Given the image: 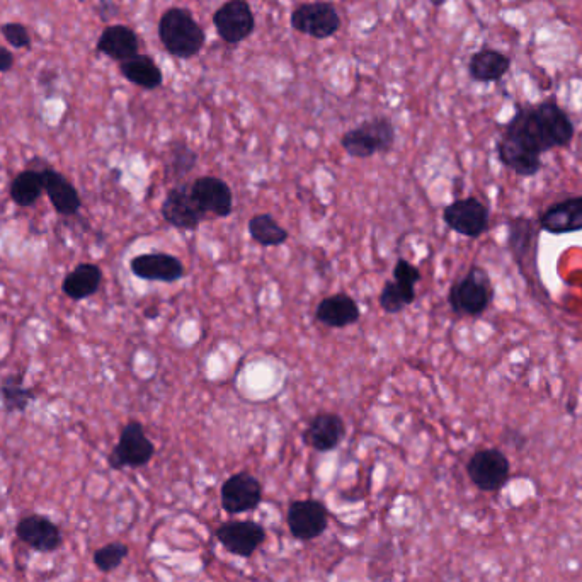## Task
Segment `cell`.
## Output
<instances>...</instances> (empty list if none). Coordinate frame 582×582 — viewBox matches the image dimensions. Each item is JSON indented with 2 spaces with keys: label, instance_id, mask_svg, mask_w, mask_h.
Segmentation results:
<instances>
[{
  "label": "cell",
  "instance_id": "obj_10",
  "mask_svg": "<svg viewBox=\"0 0 582 582\" xmlns=\"http://www.w3.org/2000/svg\"><path fill=\"white\" fill-rule=\"evenodd\" d=\"M194 203L208 217L225 218L234 212V194L229 184L220 177H198L189 186Z\"/></svg>",
  "mask_w": 582,
  "mask_h": 582
},
{
  "label": "cell",
  "instance_id": "obj_34",
  "mask_svg": "<svg viewBox=\"0 0 582 582\" xmlns=\"http://www.w3.org/2000/svg\"><path fill=\"white\" fill-rule=\"evenodd\" d=\"M96 14L103 23L108 24L111 19L118 16V6L115 4V0H97Z\"/></svg>",
  "mask_w": 582,
  "mask_h": 582
},
{
  "label": "cell",
  "instance_id": "obj_38",
  "mask_svg": "<svg viewBox=\"0 0 582 582\" xmlns=\"http://www.w3.org/2000/svg\"><path fill=\"white\" fill-rule=\"evenodd\" d=\"M523 2H533V0H523Z\"/></svg>",
  "mask_w": 582,
  "mask_h": 582
},
{
  "label": "cell",
  "instance_id": "obj_14",
  "mask_svg": "<svg viewBox=\"0 0 582 582\" xmlns=\"http://www.w3.org/2000/svg\"><path fill=\"white\" fill-rule=\"evenodd\" d=\"M160 213L166 223L179 230H196L206 220L186 184H177L169 189L166 200L160 206Z\"/></svg>",
  "mask_w": 582,
  "mask_h": 582
},
{
  "label": "cell",
  "instance_id": "obj_19",
  "mask_svg": "<svg viewBox=\"0 0 582 582\" xmlns=\"http://www.w3.org/2000/svg\"><path fill=\"white\" fill-rule=\"evenodd\" d=\"M96 52L113 62H125L140 53V38L135 29L126 24H111L97 38Z\"/></svg>",
  "mask_w": 582,
  "mask_h": 582
},
{
  "label": "cell",
  "instance_id": "obj_28",
  "mask_svg": "<svg viewBox=\"0 0 582 582\" xmlns=\"http://www.w3.org/2000/svg\"><path fill=\"white\" fill-rule=\"evenodd\" d=\"M535 222L528 218H516L509 222V247L513 251L514 259L523 261V256H528L530 251L537 254V232Z\"/></svg>",
  "mask_w": 582,
  "mask_h": 582
},
{
  "label": "cell",
  "instance_id": "obj_17",
  "mask_svg": "<svg viewBox=\"0 0 582 582\" xmlns=\"http://www.w3.org/2000/svg\"><path fill=\"white\" fill-rule=\"evenodd\" d=\"M538 227L552 235L582 232V196L557 201L538 215Z\"/></svg>",
  "mask_w": 582,
  "mask_h": 582
},
{
  "label": "cell",
  "instance_id": "obj_7",
  "mask_svg": "<svg viewBox=\"0 0 582 582\" xmlns=\"http://www.w3.org/2000/svg\"><path fill=\"white\" fill-rule=\"evenodd\" d=\"M467 474L479 491L497 492L508 484L511 465L503 451L487 448L477 451L468 460Z\"/></svg>",
  "mask_w": 582,
  "mask_h": 582
},
{
  "label": "cell",
  "instance_id": "obj_27",
  "mask_svg": "<svg viewBox=\"0 0 582 582\" xmlns=\"http://www.w3.org/2000/svg\"><path fill=\"white\" fill-rule=\"evenodd\" d=\"M247 230L251 234L252 240L263 247L283 246L286 240L290 239V234L276 218L268 213H261L249 220Z\"/></svg>",
  "mask_w": 582,
  "mask_h": 582
},
{
  "label": "cell",
  "instance_id": "obj_29",
  "mask_svg": "<svg viewBox=\"0 0 582 582\" xmlns=\"http://www.w3.org/2000/svg\"><path fill=\"white\" fill-rule=\"evenodd\" d=\"M416 300V286L402 285L399 281H387L380 293V307L387 314H400Z\"/></svg>",
  "mask_w": 582,
  "mask_h": 582
},
{
  "label": "cell",
  "instance_id": "obj_33",
  "mask_svg": "<svg viewBox=\"0 0 582 582\" xmlns=\"http://www.w3.org/2000/svg\"><path fill=\"white\" fill-rule=\"evenodd\" d=\"M394 280L399 281L402 285L416 286L419 281L423 280V274L414 264L409 263L406 259H399L394 268Z\"/></svg>",
  "mask_w": 582,
  "mask_h": 582
},
{
  "label": "cell",
  "instance_id": "obj_22",
  "mask_svg": "<svg viewBox=\"0 0 582 582\" xmlns=\"http://www.w3.org/2000/svg\"><path fill=\"white\" fill-rule=\"evenodd\" d=\"M511 69V58L494 48H482L468 60V75L475 82H499Z\"/></svg>",
  "mask_w": 582,
  "mask_h": 582
},
{
  "label": "cell",
  "instance_id": "obj_37",
  "mask_svg": "<svg viewBox=\"0 0 582 582\" xmlns=\"http://www.w3.org/2000/svg\"><path fill=\"white\" fill-rule=\"evenodd\" d=\"M80 4H84V2H87V0H79Z\"/></svg>",
  "mask_w": 582,
  "mask_h": 582
},
{
  "label": "cell",
  "instance_id": "obj_12",
  "mask_svg": "<svg viewBox=\"0 0 582 582\" xmlns=\"http://www.w3.org/2000/svg\"><path fill=\"white\" fill-rule=\"evenodd\" d=\"M16 537L40 554H53L63 547V535L55 521L43 514H28L16 525Z\"/></svg>",
  "mask_w": 582,
  "mask_h": 582
},
{
  "label": "cell",
  "instance_id": "obj_20",
  "mask_svg": "<svg viewBox=\"0 0 582 582\" xmlns=\"http://www.w3.org/2000/svg\"><path fill=\"white\" fill-rule=\"evenodd\" d=\"M360 319V305L346 293H337L332 297L324 298L315 309V320L331 329L353 326Z\"/></svg>",
  "mask_w": 582,
  "mask_h": 582
},
{
  "label": "cell",
  "instance_id": "obj_13",
  "mask_svg": "<svg viewBox=\"0 0 582 582\" xmlns=\"http://www.w3.org/2000/svg\"><path fill=\"white\" fill-rule=\"evenodd\" d=\"M222 508L229 514L247 513L263 501V485L247 472H239L225 480L220 491Z\"/></svg>",
  "mask_w": 582,
  "mask_h": 582
},
{
  "label": "cell",
  "instance_id": "obj_26",
  "mask_svg": "<svg viewBox=\"0 0 582 582\" xmlns=\"http://www.w3.org/2000/svg\"><path fill=\"white\" fill-rule=\"evenodd\" d=\"M35 400L36 392L24 383L23 373H11L0 380V402L6 414L26 412Z\"/></svg>",
  "mask_w": 582,
  "mask_h": 582
},
{
  "label": "cell",
  "instance_id": "obj_16",
  "mask_svg": "<svg viewBox=\"0 0 582 582\" xmlns=\"http://www.w3.org/2000/svg\"><path fill=\"white\" fill-rule=\"evenodd\" d=\"M130 271L140 280L160 283H176L183 280L186 274L181 259L166 252H149L133 257L130 261Z\"/></svg>",
  "mask_w": 582,
  "mask_h": 582
},
{
  "label": "cell",
  "instance_id": "obj_24",
  "mask_svg": "<svg viewBox=\"0 0 582 582\" xmlns=\"http://www.w3.org/2000/svg\"><path fill=\"white\" fill-rule=\"evenodd\" d=\"M118 69L130 84L145 91H155L164 84V74L150 55L138 53L135 57L118 63Z\"/></svg>",
  "mask_w": 582,
  "mask_h": 582
},
{
  "label": "cell",
  "instance_id": "obj_23",
  "mask_svg": "<svg viewBox=\"0 0 582 582\" xmlns=\"http://www.w3.org/2000/svg\"><path fill=\"white\" fill-rule=\"evenodd\" d=\"M103 283V271L92 263H80L62 281L65 297L74 302L94 297Z\"/></svg>",
  "mask_w": 582,
  "mask_h": 582
},
{
  "label": "cell",
  "instance_id": "obj_15",
  "mask_svg": "<svg viewBox=\"0 0 582 582\" xmlns=\"http://www.w3.org/2000/svg\"><path fill=\"white\" fill-rule=\"evenodd\" d=\"M217 538L230 554L251 557L266 540V530L254 521H229L218 528Z\"/></svg>",
  "mask_w": 582,
  "mask_h": 582
},
{
  "label": "cell",
  "instance_id": "obj_8",
  "mask_svg": "<svg viewBox=\"0 0 582 582\" xmlns=\"http://www.w3.org/2000/svg\"><path fill=\"white\" fill-rule=\"evenodd\" d=\"M217 35L227 45H239L256 29V18L247 0H227L213 14Z\"/></svg>",
  "mask_w": 582,
  "mask_h": 582
},
{
  "label": "cell",
  "instance_id": "obj_2",
  "mask_svg": "<svg viewBox=\"0 0 582 582\" xmlns=\"http://www.w3.org/2000/svg\"><path fill=\"white\" fill-rule=\"evenodd\" d=\"M157 33L166 52L181 60H191L200 55L205 46V31L186 7L167 9L160 16Z\"/></svg>",
  "mask_w": 582,
  "mask_h": 582
},
{
  "label": "cell",
  "instance_id": "obj_32",
  "mask_svg": "<svg viewBox=\"0 0 582 582\" xmlns=\"http://www.w3.org/2000/svg\"><path fill=\"white\" fill-rule=\"evenodd\" d=\"M0 35L14 48V50H26L33 48V38L28 26L18 21L0 24Z\"/></svg>",
  "mask_w": 582,
  "mask_h": 582
},
{
  "label": "cell",
  "instance_id": "obj_21",
  "mask_svg": "<svg viewBox=\"0 0 582 582\" xmlns=\"http://www.w3.org/2000/svg\"><path fill=\"white\" fill-rule=\"evenodd\" d=\"M43 172H45V193L52 203L53 210L62 217L79 215L82 200L77 188L70 183V179L52 167H46Z\"/></svg>",
  "mask_w": 582,
  "mask_h": 582
},
{
  "label": "cell",
  "instance_id": "obj_6",
  "mask_svg": "<svg viewBox=\"0 0 582 582\" xmlns=\"http://www.w3.org/2000/svg\"><path fill=\"white\" fill-rule=\"evenodd\" d=\"M291 28L314 40H327L341 29V16L331 2L302 4L291 12Z\"/></svg>",
  "mask_w": 582,
  "mask_h": 582
},
{
  "label": "cell",
  "instance_id": "obj_4",
  "mask_svg": "<svg viewBox=\"0 0 582 582\" xmlns=\"http://www.w3.org/2000/svg\"><path fill=\"white\" fill-rule=\"evenodd\" d=\"M494 300V286L484 268L472 266L448 291V303L458 317H480Z\"/></svg>",
  "mask_w": 582,
  "mask_h": 582
},
{
  "label": "cell",
  "instance_id": "obj_11",
  "mask_svg": "<svg viewBox=\"0 0 582 582\" xmlns=\"http://www.w3.org/2000/svg\"><path fill=\"white\" fill-rule=\"evenodd\" d=\"M327 508L317 499H302L290 504L288 508V528L297 540L310 542L319 538L327 528Z\"/></svg>",
  "mask_w": 582,
  "mask_h": 582
},
{
  "label": "cell",
  "instance_id": "obj_36",
  "mask_svg": "<svg viewBox=\"0 0 582 582\" xmlns=\"http://www.w3.org/2000/svg\"><path fill=\"white\" fill-rule=\"evenodd\" d=\"M429 2H431L434 7H443L448 0H429Z\"/></svg>",
  "mask_w": 582,
  "mask_h": 582
},
{
  "label": "cell",
  "instance_id": "obj_3",
  "mask_svg": "<svg viewBox=\"0 0 582 582\" xmlns=\"http://www.w3.org/2000/svg\"><path fill=\"white\" fill-rule=\"evenodd\" d=\"M395 137L397 133L392 120L387 116H375L344 133L341 147L353 159H370L394 149Z\"/></svg>",
  "mask_w": 582,
  "mask_h": 582
},
{
  "label": "cell",
  "instance_id": "obj_9",
  "mask_svg": "<svg viewBox=\"0 0 582 582\" xmlns=\"http://www.w3.org/2000/svg\"><path fill=\"white\" fill-rule=\"evenodd\" d=\"M443 222L448 229L468 239H479L485 234L491 222L489 208L477 200L475 196H468L462 200H455L443 210Z\"/></svg>",
  "mask_w": 582,
  "mask_h": 582
},
{
  "label": "cell",
  "instance_id": "obj_1",
  "mask_svg": "<svg viewBox=\"0 0 582 582\" xmlns=\"http://www.w3.org/2000/svg\"><path fill=\"white\" fill-rule=\"evenodd\" d=\"M574 135V123L555 101L520 106L504 125L497 157L518 176H537L542 171V155L569 147Z\"/></svg>",
  "mask_w": 582,
  "mask_h": 582
},
{
  "label": "cell",
  "instance_id": "obj_30",
  "mask_svg": "<svg viewBox=\"0 0 582 582\" xmlns=\"http://www.w3.org/2000/svg\"><path fill=\"white\" fill-rule=\"evenodd\" d=\"M198 164V154L194 152L188 143L184 140H176L171 143L169 149V164H167V172L174 181H181L183 177L188 176L189 172L193 171Z\"/></svg>",
  "mask_w": 582,
  "mask_h": 582
},
{
  "label": "cell",
  "instance_id": "obj_25",
  "mask_svg": "<svg viewBox=\"0 0 582 582\" xmlns=\"http://www.w3.org/2000/svg\"><path fill=\"white\" fill-rule=\"evenodd\" d=\"M45 193V172L43 169H24L12 179L9 186V198L14 205L31 208L38 203Z\"/></svg>",
  "mask_w": 582,
  "mask_h": 582
},
{
  "label": "cell",
  "instance_id": "obj_31",
  "mask_svg": "<svg viewBox=\"0 0 582 582\" xmlns=\"http://www.w3.org/2000/svg\"><path fill=\"white\" fill-rule=\"evenodd\" d=\"M128 554H130V548L126 547L125 543L111 542L104 547L97 548L92 555V560L99 571L109 574L123 564V560L128 557Z\"/></svg>",
  "mask_w": 582,
  "mask_h": 582
},
{
  "label": "cell",
  "instance_id": "obj_35",
  "mask_svg": "<svg viewBox=\"0 0 582 582\" xmlns=\"http://www.w3.org/2000/svg\"><path fill=\"white\" fill-rule=\"evenodd\" d=\"M14 63H16V58H14V53L6 48V46H0V74H7L14 69Z\"/></svg>",
  "mask_w": 582,
  "mask_h": 582
},
{
  "label": "cell",
  "instance_id": "obj_18",
  "mask_svg": "<svg viewBox=\"0 0 582 582\" xmlns=\"http://www.w3.org/2000/svg\"><path fill=\"white\" fill-rule=\"evenodd\" d=\"M346 436L343 417L334 412H319L303 431L305 445L320 453L336 450Z\"/></svg>",
  "mask_w": 582,
  "mask_h": 582
},
{
  "label": "cell",
  "instance_id": "obj_5",
  "mask_svg": "<svg viewBox=\"0 0 582 582\" xmlns=\"http://www.w3.org/2000/svg\"><path fill=\"white\" fill-rule=\"evenodd\" d=\"M155 446L145 433L142 423L130 421L121 429L120 440L108 457L113 470L145 467L154 458Z\"/></svg>",
  "mask_w": 582,
  "mask_h": 582
}]
</instances>
